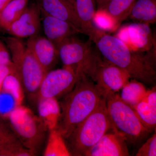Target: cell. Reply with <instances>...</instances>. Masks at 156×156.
I'll use <instances>...</instances> for the list:
<instances>
[{
	"label": "cell",
	"mask_w": 156,
	"mask_h": 156,
	"mask_svg": "<svg viewBox=\"0 0 156 156\" xmlns=\"http://www.w3.org/2000/svg\"><path fill=\"white\" fill-rule=\"evenodd\" d=\"M89 40L104 59L124 70L131 78L146 84L155 83L154 47L145 55L134 52L117 37L97 28Z\"/></svg>",
	"instance_id": "cell-1"
},
{
	"label": "cell",
	"mask_w": 156,
	"mask_h": 156,
	"mask_svg": "<svg viewBox=\"0 0 156 156\" xmlns=\"http://www.w3.org/2000/svg\"><path fill=\"white\" fill-rule=\"evenodd\" d=\"M104 98L91 78L82 73L73 88L64 96L60 105L61 115L57 128L64 139L94 111Z\"/></svg>",
	"instance_id": "cell-2"
},
{
	"label": "cell",
	"mask_w": 156,
	"mask_h": 156,
	"mask_svg": "<svg viewBox=\"0 0 156 156\" xmlns=\"http://www.w3.org/2000/svg\"><path fill=\"white\" fill-rule=\"evenodd\" d=\"M5 41L21 88L29 98L37 100L39 88L47 73L20 38L9 37Z\"/></svg>",
	"instance_id": "cell-3"
},
{
	"label": "cell",
	"mask_w": 156,
	"mask_h": 156,
	"mask_svg": "<svg viewBox=\"0 0 156 156\" xmlns=\"http://www.w3.org/2000/svg\"><path fill=\"white\" fill-rule=\"evenodd\" d=\"M113 130L106 104V98L101 101L92 113L80 123L68 138L72 155H85L103 136Z\"/></svg>",
	"instance_id": "cell-4"
},
{
	"label": "cell",
	"mask_w": 156,
	"mask_h": 156,
	"mask_svg": "<svg viewBox=\"0 0 156 156\" xmlns=\"http://www.w3.org/2000/svg\"><path fill=\"white\" fill-rule=\"evenodd\" d=\"M91 43V40L84 42L74 36L66 39L56 48L64 67L72 69L78 74L83 73L93 80L102 57Z\"/></svg>",
	"instance_id": "cell-5"
},
{
	"label": "cell",
	"mask_w": 156,
	"mask_h": 156,
	"mask_svg": "<svg viewBox=\"0 0 156 156\" xmlns=\"http://www.w3.org/2000/svg\"><path fill=\"white\" fill-rule=\"evenodd\" d=\"M106 104L113 130L121 134L126 141L136 143L150 133L134 108L122 100L117 92L107 95Z\"/></svg>",
	"instance_id": "cell-6"
},
{
	"label": "cell",
	"mask_w": 156,
	"mask_h": 156,
	"mask_svg": "<svg viewBox=\"0 0 156 156\" xmlns=\"http://www.w3.org/2000/svg\"><path fill=\"white\" fill-rule=\"evenodd\" d=\"M9 124L22 145L35 155L44 144L47 126L29 109L17 106L8 114Z\"/></svg>",
	"instance_id": "cell-7"
},
{
	"label": "cell",
	"mask_w": 156,
	"mask_h": 156,
	"mask_svg": "<svg viewBox=\"0 0 156 156\" xmlns=\"http://www.w3.org/2000/svg\"><path fill=\"white\" fill-rule=\"evenodd\" d=\"M72 69L64 67L49 71L45 74L39 88V99L56 98L65 95L74 87L80 77Z\"/></svg>",
	"instance_id": "cell-8"
},
{
	"label": "cell",
	"mask_w": 156,
	"mask_h": 156,
	"mask_svg": "<svg viewBox=\"0 0 156 156\" xmlns=\"http://www.w3.org/2000/svg\"><path fill=\"white\" fill-rule=\"evenodd\" d=\"M130 78L124 70L102 58L93 81L106 98L109 93H116L122 89Z\"/></svg>",
	"instance_id": "cell-9"
},
{
	"label": "cell",
	"mask_w": 156,
	"mask_h": 156,
	"mask_svg": "<svg viewBox=\"0 0 156 156\" xmlns=\"http://www.w3.org/2000/svg\"><path fill=\"white\" fill-rule=\"evenodd\" d=\"M116 37L134 52H148L155 46L149 24L147 23L135 22L125 26Z\"/></svg>",
	"instance_id": "cell-10"
},
{
	"label": "cell",
	"mask_w": 156,
	"mask_h": 156,
	"mask_svg": "<svg viewBox=\"0 0 156 156\" xmlns=\"http://www.w3.org/2000/svg\"><path fill=\"white\" fill-rule=\"evenodd\" d=\"M41 13L36 5L27 6L20 17L11 23L6 31L19 38L38 35L41 28Z\"/></svg>",
	"instance_id": "cell-11"
},
{
	"label": "cell",
	"mask_w": 156,
	"mask_h": 156,
	"mask_svg": "<svg viewBox=\"0 0 156 156\" xmlns=\"http://www.w3.org/2000/svg\"><path fill=\"white\" fill-rule=\"evenodd\" d=\"M26 45L46 73L56 65L58 50L46 37L38 34L29 38Z\"/></svg>",
	"instance_id": "cell-12"
},
{
	"label": "cell",
	"mask_w": 156,
	"mask_h": 156,
	"mask_svg": "<svg viewBox=\"0 0 156 156\" xmlns=\"http://www.w3.org/2000/svg\"><path fill=\"white\" fill-rule=\"evenodd\" d=\"M106 133L99 141L87 151L86 156H129L126 140L121 134L112 130Z\"/></svg>",
	"instance_id": "cell-13"
},
{
	"label": "cell",
	"mask_w": 156,
	"mask_h": 156,
	"mask_svg": "<svg viewBox=\"0 0 156 156\" xmlns=\"http://www.w3.org/2000/svg\"><path fill=\"white\" fill-rule=\"evenodd\" d=\"M41 14H46L71 23L80 33V24L74 6L66 0H37Z\"/></svg>",
	"instance_id": "cell-14"
},
{
	"label": "cell",
	"mask_w": 156,
	"mask_h": 156,
	"mask_svg": "<svg viewBox=\"0 0 156 156\" xmlns=\"http://www.w3.org/2000/svg\"><path fill=\"white\" fill-rule=\"evenodd\" d=\"M42 26L45 36L56 47L66 39L74 36L80 32L71 23L41 14Z\"/></svg>",
	"instance_id": "cell-15"
},
{
	"label": "cell",
	"mask_w": 156,
	"mask_h": 156,
	"mask_svg": "<svg viewBox=\"0 0 156 156\" xmlns=\"http://www.w3.org/2000/svg\"><path fill=\"white\" fill-rule=\"evenodd\" d=\"M74 8L83 34L91 37L96 30L93 23L96 10L95 0H75Z\"/></svg>",
	"instance_id": "cell-16"
},
{
	"label": "cell",
	"mask_w": 156,
	"mask_h": 156,
	"mask_svg": "<svg viewBox=\"0 0 156 156\" xmlns=\"http://www.w3.org/2000/svg\"><path fill=\"white\" fill-rule=\"evenodd\" d=\"M37 102L39 118L49 130L57 127L61 115V109L56 98L39 99Z\"/></svg>",
	"instance_id": "cell-17"
},
{
	"label": "cell",
	"mask_w": 156,
	"mask_h": 156,
	"mask_svg": "<svg viewBox=\"0 0 156 156\" xmlns=\"http://www.w3.org/2000/svg\"><path fill=\"white\" fill-rule=\"evenodd\" d=\"M128 18L136 22L154 23L156 21V0H136Z\"/></svg>",
	"instance_id": "cell-18"
},
{
	"label": "cell",
	"mask_w": 156,
	"mask_h": 156,
	"mask_svg": "<svg viewBox=\"0 0 156 156\" xmlns=\"http://www.w3.org/2000/svg\"><path fill=\"white\" fill-rule=\"evenodd\" d=\"M49 134L44 152V156H72L64 138L57 127L49 130Z\"/></svg>",
	"instance_id": "cell-19"
},
{
	"label": "cell",
	"mask_w": 156,
	"mask_h": 156,
	"mask_svg": "<svg viewBox=\"0 0 156 156\" xmlns=\"http://www.w3.org/2000/svg\"><path fill=\"white\" fill-rule=\"evenodd\" d=\"M28 0H11L0 12V26L6 31L18 19L27 6Z\"/></svg>",
	"instance_id": "cell-20"
},
{
	"label": "cell",
	"mask_w": 156,
	"mask_h": 156,
	"mask_svg": "<svg viewBox=\"0 0 156 156\" xmlns=\"http://www.w3.org/2000/svg\"><path fill=\"white\" fill-rule=\"evenodd\" d=\"M147 90L143 83L133 79L123 87L120 96L122 100L134 108L143 99Z\"/></svg>",
	"instance_id": "cell-21"
},
{
	"label": "cell",
	"mask_w": 156,
	"mask_h": 156,
	"mask_svg": "<svg viewBox=\"0 0 156 156\" xmlns=\"http://www.w3.org/2000/svg\"><path fill=\"white\" fill-rule=\"evenodd\" d=\"M136 0H111L105 10L120 25L128 18Z\"/></svg>",
	"instance_id": "cell-22"
},
{
	"label": "cell",
	"mask_w": 156,
	"mask_h": 156,
	"mask_svg": "<svg viewBox=\"0 0 156 156\" xmlns=\"http://www.w3.org/2000/svg\"><path fill=\"white\" fill-rule=\"evenodd\" d=\"M20 142L9 124L0 118V156H5L11 148Z\"/></svg>",
	"instance_id": "cell-23"
},
{
	"label": "cell",
	"mask_w": 156,
	"mask_h": 156,
	"mask_svg": "<svg viewBox=\"0 0 156 156\" xmlns=\"http://www.w3.org/2000/svg\"><path fill=\"white\" fill-rule=\"evenodd\" d=\"M134 109L143 125L149 131L155 129L156 109L149 106L144 101H141L134 107Z\"/></svg>",
	"instance_id": "cell-24"
},
{
	"label": "cell",
	"mask_w": 156,
	"mask_h": 156,
	"mask_svg": "<svg viewBox=\"0 0 156 156\" xmlns=\"http://www.w3.org/2000/svg\"><path fill=\"white\" fill-rule=\"evenodd\" d=\"M93 23L96 28L104 31L115 30L119 26L105 9L96 10Z\"/></svg>",
	"instance_id": "cell-25"
},
{
	"label": "cell",
	"mask_w": 156,
	"mask_h": 156,
	"mask_svg": "<svg viewBox=\"0 0 156 156\" xmlns=\"http://www.w3.org/2000/svg\"><path fill=\"white\" fill-rule=\"evenodd\" d=\"M20 88L21 87L20 82L15 72L10 73L6 77L3 81L2 87V89L4 91L13 95L18 103L22 98Z\"/></svg>",
	"instance_id": "cell-26"
},
{
	"label": "cell",
	"mask_w": 156,
	"mask_h": 156,
	"mask_svg": "<svg viewBox=\"0 0 156 156\" xmlns=\"http://www.w3.org/2000/svg\"><path fill=\"white\" fill-rule=\"evenodd\" d=\"M136 156H156V134H154L139 149Z\"/></svg>",
	"instance_id": "cell-27"
},
{
	"label": "cell",
	"mask_w": 156,
	"mask_h": 156,
	"mask_svg": "<svg viewBox=\"0 0 156 156\" xmlns=\"http://www.w3.org/2000/svg\"><path fill=\"white\" fill-rule=\"evenodd\" d=\"M13 66L11 55L7 46L0 41V66Z\"/></svg>",
	"instance_id": "cell-28"
},
{
	"label": "cell",
	"mask_w": 156,
	"mask_h": 156,
	"mask_svg": "<svg viewBox=\"0 0 156 156\" xmlns=\"http://www.w3.org/2000/svg\"><path fill=\"white\" fill-rule=\"evenodd\" d=\"M142 100L145 101L149 106L156 109V87H154L150 90H147L144 97Z\"/></svg>",
	"instance_id": "cell-29"
},
{
	"label": "cell",
	"mask_w": 156,
	"mask_h": 156,
	"mask_svg": "<svg viewBox=\"0 0 156 156\" xmlns=\"http://www.w3.org/2000/svg\"><path fill=\"white\" fill-rule=\"evenodd\" d=\"M14 72V66H0V91L2 89V85L5 78L10 73Z\"/></svg>",
	"instance_id": "cell-30"
},
{
	"label": "cell",
	"mask_w": 156,
	"mask_h": 156,
	"mask_svg": "<svg viewBox=\"0 0 156 156\" xmlns=\"http://www.w3.org/2000/svg\"><path fill=\"white\" fill-rule=\"evenodd\" d=\"M111 0H95L96 8L98 10H103L106 9Z\"/></svg>",
	"instance_id": "cell-31"
},
{
	"label": "cell",
	"mask_w": 156,
	"mask_h": 156,
	"mask_svg": "<svg viewBox=\"0 0 156 156\" xmlns=\"http://www.w3.org/2000/svg\"><path fill=\"white\" fill-rule=\"evenodd\" d=\"M11 1V0H0V12Z\"/></svg>",
	"instance_id": "cell-32"
},
{
	"label": "cell",
	"mask_w": 156,
	"mask_h": 156,
	"mask_svg": "<svg viewBox=\"0 0 156 156\" xmlns=\"http://www.w3.org/2000/svg\"><path fill=\"white\" fill-rule=\"evenodd\" d=\"M66 1H67L74 6L75 0H66Z\"/></svg>",
	"instance_id": "cell-33"
},
{
	"label": "cell",
	"mask_w": 156,
	"mask_h": 156,
	"mask_svg": "<svg viewBox=\"0 0 156 156\" xmlns=\"http://www.w3.org/2000/svg\"><path fill=\"white\" fill-rule=\"evenodd\" d=\"M2 30V27H1L0 26V31H1Z\"/></svg>",
	"instance_id": "cell-34"
}]
</instances>
